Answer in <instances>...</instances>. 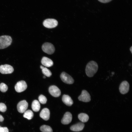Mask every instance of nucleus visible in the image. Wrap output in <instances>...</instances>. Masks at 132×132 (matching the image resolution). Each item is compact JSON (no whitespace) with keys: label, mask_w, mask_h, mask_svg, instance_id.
<instances>
[{"label":"nucleus","mask_w":132,"mask_h":132,"mask_svg":"<svg viewBox=\"0 0 132 132\" xmlns=\"http://www.w3.org/2000/svg\"><path fill=\"white\" fill-rule=\"evenodd\" d=\"M97 63L94 61H91L87 64L85 72L87 76L89 77H93L97 72L98 69Z\"/></svg>","instance_id":"obj_1"},{"label":"nucleus","mask_w":132,"mask_h":132,"mask_svg":"<svg viewBox=\"0 0 132 132\" xmlns=\"http://www.w3.org/2000/svg\"><path fill=\"white\" fill-rule=\"evenodd\" d=\"M12 40L8 35L0 36V49H4L9 46L11 44Z\"/></svg>","instance_id":"obj_2"},{"label":"nucleus","mask_w":132,"mask_h":132,"mask_svg":"<svg viewBox=\"0 0 132 132\" xmlns=\"http://www.w3.org/2000/svg\"><path fill=\"white\" fill-rule=\"evenodd\" d=\"M42 49L44 52L50 55L53 53L55 50V48L53 45L49 43H44L42 46Z\"/></svg>","instance_id":"obj_3"},{"label":"nucleus","mask_w":132,"mask_h":132,"mask_svg":"<svg viewBox=\"0 0 132 132\" xmlns=\"http://www.w3.org/2000/svg\"><path fill=\"white\" fill-rule=\"evenodd\" d=\"M57 21L54 19H48L44 20L43 22L44 26L45 27L51 28L55 27L58 25Z\"/></svg>","instance_id":"obj_4"},{"label":"nucleus","mask_w":132,"mask_h":132,"mask_svg":"<svg viewBox=\"0 0 132 132\" xmlns=\"http://www.w3.org/2000/svg\"><path fill=\"white\" fill-rule=\"evenodd\" d=\"M27 86L26 82L22 80L18 82L15 86L16 91L18 92H21L25 90Z\"/></svg>","instance_id":"obj_5"},{"label":"nucleus","mask_w":132,"mask_h":132,"mask_svg":"<svg viewBox=\"0 0 132 132\" xmlns=\"http://www.w3.org/2000/svg\"><path fill=\"white\" fill-rule=\"evenodd\" d=\"M61 80L65 83L68 84H72L74 82L72 77L66 73L63 72L60 76Z\"/></svg>","instance_id":"obj_6"},{"label":"nucleus","mask_w":132,"mask_h":132,"mask_svg":"<svg viewBox=\"0 0 132 132\" xmlns=\"http://www.w3.org/2000/svg\"><path fill=\"white\" fill-rule=\"evenodd\" d=\"M14 69L11 66L5 64L0 66V72L3 74H10L13 72Z\"/></svg>","instance_id":"obj_7"},{"label":"nucleus","mask_w":132,"mask_h":132,"mask_svg":"<svg viewBox=\"0 0 132 132\" xmlns=\"http://www.w3.org/2000/svg\"><path fill=\"white\" fill-rule=\"evenodd\" d=\"M28 106V104L25 100H23L19 102L17 106L18 111L20 113H24L26 110Z\"/></svg>","instance_id":"obj_8"},{"label":"nucleus","mask_w":132,"mask_h":132,"mask_svg":"<svg viewBox=\"0 0 132 132\" xmlns=\"http://www.w3.org/2000/svg\"><path fill=\"white\" fill-rule=\"evenodd\" d=\"M78 99L80 101L85 102H88L91 100V97L88 92L86 90H83Z\"/></svg>","instance_id":"obj_9"},{"label":"nucleus","mask_w":132,"mask_h":132,"mask_svg":"<svg viewBox=\"0 0 132 132\" xmlns=\"http://www.w3.org/2000/svg\"><path fill=\"white\" fill-rule=\"evenodd\" d=\"M129 84L127 81H123L120 84L119 87L120 93L123 94L127 93L129 90Z\"/></svg>","instance_id":"obj_10"},{"label":"nucleus","mask_w":132,"mask_h":132,"mask_svg":"<svg viewBox=\"0 0 132 132\" xmlns=\"http://www.w3.org/2000/svg\"><path fill=\"white\" fill-rule=\"evenodd\" d=\"M49 91L50 94L54 97H58L61 94L60 89L55 85L50 86L49 88Z\"/></svg>","instance_id":"obj_11"},{"label":"nucleus","mask_w":132,"mask_h":132,"mask_svg":"<svg viewBox=\"0 0 132 132\" xmlns=\"http://www.w3.org/2000/svg\"><path fill=\"white\" fill-rule=\"evenodd\" d=\"M72 119L71 114L69 112H67L65 114L61 120V122L63 124H68L71 122Z\"/></svg>","instance_id":"obj_12"},{"label":"nucleus","mask_w":132,"mask_h":132,"mask_svg":"<svg viewBox=\"0 0 132 132\" xmlns=\"http://www.w3.org/2000/svg\"><path fill=\"white\" fill-rule=\"evenodd\" d=\"M50 114L49 109L45 108L41 110L40 114V116L44 120L47 121L49 119Z\"/></svg>","instance_id":"obj_13"},{"label":"nucleus","mask_w":132,"mask_h":132,"mask_svg":"<svg viewBox=\"0 0 132 132\" xmlns=\"http://www.w3.org/2000/svg\"><path fill=\"white\" fill-rule=\"evenodd\" d=\"M84 127V124L82 122H79L72 126L70 130L73 131L78 132L82 130Z\"/></svg>","instance_id":"obj_14"},{"label":"nucleus","mask_w":132,"mask_h":132,"mask_svg":"<svg viewBox=\"0 0 132 132\" xmlns=\"http://www.w3.org/2000/svg\"><path fill=\"white\" fill-rule=\"evenodd\" d=\"M62 100L64 104L68 106H71L73 103L71 98L67 95H63L62 97Z\"/></svg>","instance_id":"obj_15"},{"label":"nucleus","mask_w":132,"mask_h":132,"mask_svg":"<svg viewBox=\"0 0 132 132\" xmlns=\"http://www.w3.org/2000/svg\"><path fill=\"white\" fill-rule=\"evenodd\" d=\"M41 63L43 65L48 67L52 66L53 64V62L51 60L45 57H43Z\"/></svg>","instance_id":"obj_16"},{"label":"nucleus","mask_w":132,"mask_h":132,"mask_svg":"<svg viewBox=\"0 0 132 132\" xmlns=\"http://www.w3.org/2000/svg\"><path fill=\"white\" fill-rule=\"evenodd\" d=\"M31 107L34 111H39L40 108V105L39 102L36 100H34L32 103Z\"/></svg>","instance_id":"obj_17"},{"label":"nucleus","mask_w":132,"mask_h":132,"mask_svg":"<svg viewBox=\"0 0 132 132\" xmlns=\"http://www.w3.org/2000/svg\"><path fill=\"white\" fill-rule=\"evenodd\" d=\"M78 119L83 122H86L88 121L89 119V117L87 114L81 113L78 115Z\"/></svg>","instance_id":"obj_18"},{"label":"nucleus","mask_w":132,"mask_h":132,"mask_svg":"<svg viewBox=\"0 0 132 132\" xmlns=\"http://www.w3.org/2000/svg\"><path fill=\"white\" fill-rule=\"evenodd\" d=\"M23 116L28 120L32 119L33 117V113L32 111L30 110H26L24 112Z\"/></svg>","instance_id":"obj_19"},{"label":"nucleus","mask_w":132,"mask_h":132,"mask_svg":"<svg viewBox=\"0 0 132 132\" xmlns=\"http://www.w3.org/2000/svg\"><path fill=\"white\" fill-rule=\"evenodd\" d=\"M40 130L42 132H53L50 126L46 125L42 126L40 128Z\"/></svg>","instance_id":"obj_20"},{"label":"nucleus","mask_w":132,"mask_h":132,"mask_svg":"<svg viewBox=\"0 0 132 132\" xmlns=\"http://www.w3.org/2000/svg\"><path fill=\"white\" fill-rule=\"evenodd\" d=\"M42 71L44 75L47 77H49L52 75V73L50 70L46 67H44L42 69Z\"/></svg>","instance_id":"obj_21"},{"label":"nucleus","mask_w":132,"mask_h":132,"mask_svg":"<svg viewBox=\"0 0 132 132\" xmlns=\"http://www.w3.org/2000/svg\"><path fill=\"white\" fill-rule=\"evenodd\" d=\"M39 102L41 104H44L46 103L47 101L46 98L42 95L39 96L38 97Z\"/></svg>","instance_id":"obj_22"},{"label":"nucleus","mask_w":132,"mask_h":132,"mask_svg":"<svg viewBox=\"0 0 132 132\" xmlns=\"http://www.w3.org/2000/svg\"><path fill=\"white\" fill-rule=\"evenodd\" d=\"M8 87L5 84L1 83L0 84V90L2 92H4L7 90Z\"/></svg>","instance_id":"obj_23"},{"label":"nucleus","mask_w":132,"mask_h":132,"mask_svg":"<svg viewBox=\"0 0 132 132\" xmlns=\"http://www.w3.org/2000/svg\"><path fill=\"white\" fill-rule=\"evenodd\" d=\"M7 110V107L4 103H0V111L2 112H5Z\"/></svg>","instance_id":"obj_24"},{"label":"nucleus","mask_w":132,"mask_h":132,"mask_svg":"<svg viewBox=\"0 0 132 132\" xmlns=\"http://www.w3.org/2000/svg\"><path fill=\"white\" fill-rule=\"evenodd\" d=\"M9 130L7 127H1L0 128V132H9Z\"/></svg>","instance_id":"obj_25"},{"label":"nucleus","mask_w":132,"mask_h":132,"mask_svg":"<svg viewBox=\"0 0 132 132\" xmlns=\"http://www.w3.org/2000/svg\"><path fill=\"white\" fill-rule=\"evenodd\" d=\"M99 1L102 3H105L110 2L112 0H98Z\"/></svg>","instance_id":"obj_26"},{"label":"nucleus","mask_w":132,"mask_h":132,"mask_svg":"<svg viewBox=\"0 0 132 132\" xmlns=\"http://www.w3.org/2000/svg\"><path fill=\"white\" fill-rule=\"evenodd\" d=\"M4 120V118L0 114V122H2Z\"/></svg>","instance_id":"obj_27"},{"label":"nucleus","mask_w":132,"mask_h":132,"mask_svg":"<svg viewBox=\"0 0 132 132\" xmlns=\"http://www.w3.org/2000/svg\"><path fill=\"white\" fill-rule=\"evenodd\" d=\"M130 51H131V53H132V46H131V47L130 48Z\"/></svg>","instance_id":"obj_28"},{"label":"nucleus","mask_w":132,"mask_h":132,"mask_svg":"<svg viewBox=\"0 0 132 132\" xmlns=\"http://www.w3.org/2000/svg\"><path fill=\"white\" fill-rule=\"evenodd\" d=\"M40 67L41 68V69H43L44 67L42 66H40Z\"/></svg>","instance_id":"obj_29"},{"label":"nucleus","mask_w":132,"mask_h":132,"mask_svg":"<svg viewBox=\"0 0 132 132\" xmlns=\"http://www.w3.org/2000/svg\"><path fill=\"white\" fill-rule=\"evenodd\" d=\"M43 78H46V77H45V76H43Z\"/></svg>","instance_id":"obj_30"},{"label":"nucleus","mask_w":132,"mask_h":132,"mask_svg":"<svg viewBox=\"0 0 132 132\" xmlns=\"http://www.w3.org/2000/svg\"><path fill=\"white\" fill-rule=\"evenodd\" d=\"M1 127L0 126V128H1Z\"/></svg>","instance_id":"obj_31"}]
</instances>
